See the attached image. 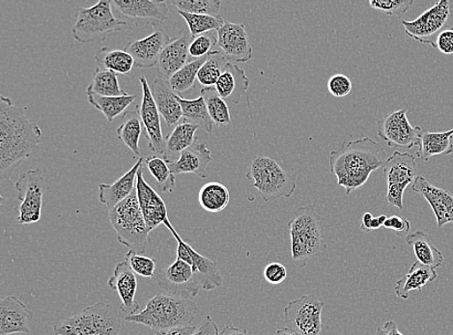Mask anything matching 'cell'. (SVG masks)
Listing matches in <instances>:
<instances>
[{"mask_svg":"<svg viewBox=\"0 0 453 335\" xmlns=\"http://www.w3.org/2000/svg\"><path fill=\"white\" fill-rule=\"evenodd\" d=\"M42 131L12 100L0 97V178L10 179L14 171L40 148Z\"/></svg>","mask_w":453,"mask_h":335,"instance_id":"obj_1","label":"cell"},{"mask_svg":"<svg viewBox=\"0 0 453 335\" xmlns=\"http://www.w3.org/2000/svg\"><path fill=\"white\" fill-rule=\"evenodd\" d=\"M388 156L380 144L371 138L344 141L330 153L331 173L346 194L363 187L374 171L382 169Z\"/></svg>","mask_w":453,"mask_h":335,"instance_id":"obj_2","label":"cell"},{"mask_svg":"<svg viewBox=\"0 0 453 335\" xmlns=\"http://www.w3.org/2000/svg\"><path fill=\"white\" fill-rule=\"evenodd\" d=\"M196 312L197 307L192 299L157 293L143 310L134 316H125V321L141 324L159 332L189 326Z\"/></svg>","mask_w":453,"mask_h":335,"instance_id":"obj_3","label":"cell"},{"mask_svg":"<svg viewBox=\"0 0 453 335\" xmlns=\"http://www.w3.org/2000/svg\"><path fill=\"white\" fill-rule=\"evenodd\" d=\"M288 228L291 256L299 267L307 265L311 258L320 255L326 248L315 205L302 206L295 211L294 217L288 222Z\"/></svg>","mask_w":453,"mask_h":335,"instance_id":"obj_4","label":"cell"},{"mask_svg":"<svg viewBox=\"0 0 453 335\" xmlns=\"http://www.w3.org/2000/svg\"><path fill=\"white\" fill-rule=\"evenodd\" d=\"M109 217L119 242L135 254H144L151 232L145 222L136 188L128 198L109 210Z\"/></svg>","mask_w":453,"mask_h":335,"instance_id":"obj_5","label":"cell"},{"mask_svg":"<svg viewBox=\"0 0 453 335\" xmlns=\"http://www.w3.org/2000/svg\"><path fill=\"white\" fill-rule=\"evenodd\" d=\"M119 313L110 303L99 301L56 324V335H119Z\"/></svg>","mask_w":453,"mask_h":335,"instance_id":"obj_6","label":"cell"},{"mask_svg":"<svg viewBox=\"0 0 453 335\" xmlns=\"http://www.w3.org/2000/svg\"><path fill=\"white\" fill-rule=\"evenodd\" d=\"M125 26L127 22L114 16L111 2L102 0L92 7L77 10L72 35L81 44L96 43L107 40L111 34L121 31Z\"/></svg>","mask_w":453,"mask_h":335,"instance_id":"obj_7","label":"cell"},{"mask_svg":"<svg viewBox=\"0 0 453 335\" xmlns=\"http://www.w3.org/2000/svg\"><path fill=\"white\" fill-rule=\"evenodd\" d=\"M263 201L270 202L280 197L289 198L296 191V176L288 173L277 161L258 155L250 165L246 175Z\"/></svg>","mask_w":453,"mask_h":335,"instance_id":"obj_8","label":"cell"},{"mask_svg":"<svg viewBox=\"0 0 453 335\" xmlns=\"http://www.w3.org/2000/svg\"><path fill=\"white\" fill-rule=\"evenodd\" d=\"M403 26L410 38L436 49L438 37L453 30V0H440L412 22L403 20Z\"/></svg>","mask_w":453,"mask_h":335,"instance_id":"obj_9","label":"cell"},{"mask_svg":"<svg viewBox=\"0 0 453 335\" xmlns=\"http://www.w3.org/2000/svg\"><path fill=\"white\" fill-rule=\"evenodd\" d=\"M15 188L19 193V225H33L40 221L42 209L44 206V194L47 185L44 173L42 170L28 171L19 175L15 183Z\"/></svg>","mask_w":453,"mask_h":335,"instance_id":"obj_10","label":"cell"},{"mask_svg":"<svg viewBox=\"0 0 453 335\" xmlns=\"http://www.w3.org/2000/svg\"><path fill=\"white\" fill-rule=\"evenodd\" d=\"M383 169L388 184L386 201L403 210L405 190L418 177L415 156L396 151L388 158Z\"/></svg>","mask_w":453,"mask_h":335,"instance_id":"obj_11","label":"cell"},{"mask_svg":"<svg viewBox=\"0 0 453 335\" xmlns=\"http://www.w3.org/2000/svg\"><path fill=\"white\" fill-rule=\"evenodd\" d=\"M325 302L313 295L294 300L284 308L287 328L298 335H320Z\"/></svg>","mask_w":453,"mask_h":335,"instance_id":"obj_12","label":"cell"},{"mask_svg":"<svg viewBox=\"0 0 453 335\" xmlns=\"http://www.w3.org/2000/svg\"><path fill=\"white\" fill-rule=\"evenodd\" d=\"M155 278L157 285L170 295L193 300L203 288L193 266L178 257L170 265L157 269Z\"/></svg>","mask_w":453,"mask_h":335,"instance_id":"obj_13","label":"cell"},{"mask_svg":"<svg viewBox=\"0 0 453 335\" xmlns=\"http://www.w3.org/2000/svg\"><path fill=\"white\" fill-rule=\"evenodd\" d=\"M407 109H402L378 120V137L387 142L388 148L411 149L418 146L423 128L413 127L407 118Z\"/></svg>","mask_w":453,"mask_h":335,"instance_id":"obj_14","label":"cell"},{"mask_svg":"<svg viewBox=\"0 0 453 335\" xmlns=\"http://www.w3.org/2000/svg\"><path fill=\"white\" fill-rule=\"evenodd\" d=\"M177 240L176 257L181 258L191 264L202 281L203 289L212 291L223 286L224 277L221 275L218 261L211 260L200 254L178 234L172 222L165 225Z\"/></svg>","mask_w":453,"mask_h":335,"instance_id":"obj_15","label":"cell"},{"mask_svg":"<svg viewBox=\"0 0 453 335\" xmlns=\"http://www.w3.org/2000/svg\"><path fill=\"white\" fill-rule=\"evenodd\" d=\"M142 87V101L140 109L141 118L144 127L145 138L149 141L150 149L165 161L168 159L166 142L163 135L161 114L156 106L151 88L144 76L140 78Z\"/></svg>","mask_w":453,"mask_h":335,"instance_id":"obj_16","label":"cell"},{"mask_svg":"<svg viewBox=\"0 0 453 335\" xmlns=\"http://www.w3.org/2000/svg\"><path fill=\"white\" fill-rule=\"evenodd\" d=\"M112 8L136 26L162 25L170 9L159 0H112Z\"/></svg>","mask_w":453,"mask_h":335,"instance_id":"obj_17","label":"cell"},{"mask_svg":"<svg viewBox=\"0 0 453 335\" xmlns=\"http://www.w3.org/2000/svg\"><path fill=\"white\" fill-rule=\"evenodd\" d=\"M153 34L149 37L130 42L124 50L134 60V67L149 69L157 66L165 48L173 38L168 36L162 25H154Z\"/></svg>","mask_w":453,"mask_h":335,"instance_id":"obj_18","label":"cell"},{"mask_svg":"<svg viewBox=\"0 0 453 335\" xmlns=\"http://www.w3.org/2000/svg\"><path fill=\"white\" fill-rule=\"evenodd\" d=\"M218 46L230 63H246L252 57L250 38L244 25L226 22L217 31Z\"/></svg>","mask_w":453,"mask_h":335,"instance_id":"obj_19","label":"cell"},{"mask_svg":"<svg viewBox=\"0 0 453 335\" xmlns=\"http://www.w3.org/2000/svg\"><path fill=\"white\" fill-rule=\"evenodd\" d=\"M192 40L191 33L185 29L180 30V33L172 39L157 61V79L170 80L175 72L189 62L188 49Z\"/></svg>","mask_w":453,"mask_h":335,"instance_id":"obj_20","label":"cell"},{"mask_svg":"<svg viewBox=\"0 0 453 335\" xmlns=\"http://www.w3.org/2000/svg\"><path fill=\"white\" fill-rule=\"evenodd\" d=\"M136 192H138L139 202L145 222L150 232L161 225H165L171 222L164 199L145 181L142 166L138 173V178H136Z\"/></svg>","mask_w":453,"mask_h":335,"instance_id":"obj_21","label":"cell"},{"mask_svg":"<svg viewBox=\"0 0 453 335\" xmlns=\"http://www.w3.org/2000/svg\"><path fill=\"white\" fill-rule=\"evenodd\" d=\"M108 286L111 290L118 292L122 301L120 309L126 314V316H134L141 312V306L135 301L138 279L127 261L119 262L115 266L114 273L108 280Z\"/></svg>","mask_w":453,"mask_h":335,"instance_id":"obj_22","label":"cell"},{"mask_svg":"<svg viewBox=\"0 0 453 335\" xmlns=\"http://www.w3.org/2000/svg\"><path fill=\"white\" fill-rule=\"evenodd\" d=\"M412 190L428 202L435 214L438 228L453 223V195L449 192L431 185L423 176L416 178Z\"/></svg>","mask_w":453,"mask_h":335,"instance_id":"obj_23","label":"cell"},{"mask_svg":"<svg viewBox=\"0 0 453 335\" xmlns=\"http://www.w3.org/2000/svg\"><path fill=\"white\" fill-rule=\"evenodd\" d=\"M34 312L15 296L0 301V334L29 333Z\"/></svg>","mask_w":453,"mask_h":335,"instance_id":"obj_24","label":"cell"},{"mask_svg":"<svg viewBox=\"0 0 453 335\" xmlns=\"http://www.w3.org/2000/svg\"><path fill=\"white\" fill-rule=\"evenodd\" d=\"M206 142H196L191 148L180 154V158L176 161H168L173 173L176 175L193 173L206 179L208 177L207 167L212 162V156Z\"/></svg>","mask_w":453,"mask_h":335,"instance_id":"obj_25","label":"cell"},{"mask_svg":"<svg viewBox=\"0 0 453 335\" xmlns=\"http://www.w3.org/2000/svg\"><path fill=\"white\" fill-rule=\"evenodd\" d=\"M143 161L144 159L141 158L127 173L113 184L99 185L100 202L107 206L109 210L124 202L134 193L136 188V178H138Z\"/></svg>","mask_w":453,"mask_h":335,"instance_id":"obj_26","label":"cell"},{"mask_svg":"<svg viewBox=\"0 0 453 335\" xmlns=\"http://www.w3.org/2000/svg\"><path fill=\"white\" fill-rule=\"evenodd\" d=\"M250 87V79L246 72L234 63L227 62L223 74L219 79L216 89L226 102L238 104Z\"/></svg>","mask_w":453,"mask_h":335,"instance_id":"obj_27","label":"cell"},{"mask_svg":"<svg viewBox=\"0 0 453 335\" xmlns=\"http://www.w3.org/2000/svg\"><path fill=\"white\" fill-rule=\"evenodd\" d=\"M152 96L156 106L168 127L178 124L183 118L180 103L177 100V94L170 85V81L156 79L151 88Z\"/></svg>","mask_w":453,"mask_h":335,"instance_id":"obj_28","label":"cell"},{"mask_svg":"<svg viewBox=\"0 0 453 335\" xmlns=\"http://www.w3.org/2000/svg\"><path fill=\"white\" fill-rule=\"evenodd\" d=\"M438 278L437 270L415 261L410 268L408 274L396 281L395 292L397 298L407 300L410 292L418 290L421 292L428 282H434Z\"/></svg>","mask_w":453,"mask_h":335,"instance_id":"obj_29","label":"cell"},{"mask_svg":"<svg viewBox=\"0 0 453 335\" xmlns=\"http://www.w3.org/2000/svg\"><path fill=\"white\" fill-rule=\"evenodd\" d=\"M452 138L453 129L442 133L424 132L419 140L418 158L427 162L432 156L451 154Z\"/></svg>","mask_w":453,"mask_h":335,"instance_id":"obj_30","label":"cell"},{"mask_svg":"<svg viewBox=\"0 0 453 335\" xmlns=\"http://www.w3.org/2000/svg\"><path fill=\"white\" fill-rule=\"evenodd\" d=\"M406 243L413 247L417 261L419 263L434 268H440L444 263V256L441 251L432 244L427 235L423 232H416L405 237Z\"/></svg>","mask_w":453,"mask_h":335,"instance_id":"obj_31","label":"cell"},{"mask_svg":"<svg viewBox=\"0 0 453 335\" xmlns=\"http://www.w3.org/2000/svg\"><path fill=\"white\" fill-rule=\"evenodd\" d=\"M94 59L97 62L98 68L111 71L117 75H130L134 67L133 57L125 50L102 48Z\"/></svg>","mask_w":453,"mask_h":335,"instance_id":"obj_32","label":"cell"},{"mask_svg":"<svg viewBox=\"0 0 453 335\" xmlns=\"http://www.w3.org/2000/svg\"><path fill=\"white\" fill-rule=\"evenodd\" d=\"M142 121L139 110L126 111L123 121L117 130L119 139L134 153L141 155L140 141L142 133Z\"/></svg>","mask_w":453,"mask_h":335,"instance_id":"obj_33","label":"cell"},{"mask_svg":"<svg viewBox=\"0 0 453 335\" xmlns=\"http://www.w3.org/2000/svg\"><path fill=\"white\" fill-rule=\"evenodd\" d=\"M198 202L206 212L217 214L224 211L230 202L228 188L219 182L207 183L199 191Z\"/></svg>","mask_w":453,"mask_h":335,"instance_id":"obj_34","label":"cell"},{"mask_svg":"<svg viewBox=\"0 0 453 335\" xmlns=\"http://www.w3.org/2000/svg\"><path fill=\"white\" fill-rule=\"evenodd\" d=\"M87 93L95 94V95L103 97H120L128 95V93L121 88L117 74L100 68L95 70Z\"/></svg>","mask_w":453,"mask_h":335,"instance_id":"obj_35","label":"cell"},{"mask_svg":"<svg viewBox=\"0 0 453 335\" xmlns=\"http://www.w3.org/2000/svg\"><path fill=\"white\" fill-rule=\"evenodd\" d=\"M177 100L180 103L185 121L197 125L206 133H212L214 123L210 118L203 96L195 100H186L182 96L177 95Z\"/></svg>","mask_w":453,"mask_h":335,"instance_id":"obj_36","label":"cell"},{"mask_svg":"<svg viewBox=\"0 0 453 335\" xmlns=\"http://www.w3.org/2000/svg\"><path fill=\"white\" fill-rule=\"evenodd\" d=\"M88 94V100L91 106L101 111L109 122H112L119 117L126 109L135 100V95H126L120 97H103L95 95V94Z\"/></svg>","mask_w":453,"mask_h":335,"instance_id":"obj_37","label":"cell"},{"mask_svg":"<svg viewBox=\"0 0 453 335\" xmlns=\"http://www.w3.org/2000/svg\"><path fill=\"white\" fill-rule=\"evenodd\" d=\"M198 129L197 125L187 121L178 124L165 139L167 154H181L191 148L197 141L196 133Z\"/></svg>","mask_w":453,"mask_h":335,"instance_id":"obj_38","label":"cell"},{"mask_svg":"<svg viewBox=\"0 0 453 335\" xmlns=\"http://www.w3.org/2000/svg\"><path fill=\"white\" fill-rule=\"evenodd\" d=\"M206 107L214 125L218 127H226L231 124V117L227 103L219 95L216 88H203L202 89Z\"/></svg>","mask_w":453,"mask_h":335,"instance_id":"obj_39","label":"cell"},{"mask_svg":"<svg viewBox=\"0 0 453 335\" xmlns=\"http://www.w3.org/2000/svg\"><path fill=\"white\" fill-rule=\"evenodd\" d=\"M209 56L188 62L182 69L175 72L172 79L168 80L177 95L182 96L183 93L195 88L198 72L203 66Z\"/></svg>","mask_w":453,"mask_h":335,"instance_id":"obj_40","label":"cell"},{"mask_svg":"<svg viewBox=\"0 0 453 335\" xmlns=\"http://www.w3.org/2000/svg\"><path fill=\"white\" fill-rule=\"evenodd\" d=\"M145 164L147 169L155 178L159 191L161 193H173L176 179L175 175L168 166L167 161L159 156L153 155L145 160Z\"/></svg>","mask_w":453,"mask_h":335,"instance_id":"obj_41","label":"cell"},{"mask_svg":"<svg viewBox=\"0 0 453 335\" xmlns=\"http://www.w3.org/2000/svg\"><path fill=\"white\" fill-rule=\"evenodd\" d=\"M227 62L224 55H221L219 50L211 52L207 61L198 72L197 80L200 85L204 88L216 87Z\"/></svg>","mask_w":453,"mask_h":335,"instance_id":"obj_42","label":"cell"},{"mask_svg":"<svg viewBox=\"0 0 453 335\" xmlns=\"http://www.w3.org/2000/svg\"><path fill=\"white\" fill-rule=\"evenodd\" d=\"M178 13L186 20L193 38L218 31L226 24L225 19L220 16L188 14L181 11Z\"/></svg>","mask_w":453,"mask_h":335,"instance_id":"obj_43","label":"cell"},{"mask_svg":"<svg viewBox=\"0 0 453 335\" xmlns=\"http://www.w3.org/2000/svg\"><path fill=\"white\" fill-rule=\"evenodd\" d=\"M172 4L178 11L209 16H217L221 6L219 0H173Z\"/></svg>","mask_w":453,"mask_h":335,"instance_id":"obj_44","label":"cell"},{"mask_svg":"<svg viewBox=\"0 0 453 335\" xmlns=\"http://www.w3.org/2000/svg\"><path fill=\"white\" fill-rule=\"evenodd\" d=\"M125 261L134 273L145 278H153L157 271V261L151 257L135 254L130 250L125 256Z\"/></svg>","mask_w":453,"mask_h":335,"instance_id":"obj_45","label":"cell"},{"mask_svg":"<svg viewBox=\"0 0 453 335\" xmlns=\"http://www.w3.org/2000/svg\"><path fill=\"white\" fill-rule=\"evenodd\" d=\"M218 45V34L208 33L193 38L189 45V59L196 60L207 57L212 52V49Z\"/></svg>","mask_w":453,"mask_h":335,"instance_id":"obj_46","label":"cell"},{"mask_svg":"<svg viewBox=\"0 0 453 335\" xmlns=\"http://www.w3.org/2000/svg\"><path fill=\"white\" fill-rule=\"evenodd\" d=\"M414 0H371L370 5L388 16H400L407 13Z\"/></svg>","mask_w":453,"mask_h":335,"instance_id":"obj_47","label":"cell"},{"mask_svg":"<svg viewBox=\"0 0 453 335\" xmlns=\"http://www.w3.org/2000/svg\"><path fill=\"white\" fill-rule=\"evenodd\" d=\"M326 88H328V90L333 96L336 98H342L349 95L351 92L352 81L345 75L337 74L330 78Z\"/></svg>","mask_w":453,"mask_h":335,"instance_id":"obj_48","label":"cell"},{"mask_svg":"<svg viewBox=\"0 0 453 335\" xmlns=\"http://www.w3.org/2000/svg\"><path fill=\"white\" fill-rule=\"evenodd\" d=\"M263 276H265L269 284L279 286L288 278V270L282 264L273 262V263H270L265 267Z\"/></svg>","mask_w":453,"mask_h":335,"instance_id":"obj_49","label":"cell"},{"mask_svg":"<svg viewBox=\"0 0 453 335\" xmlns=\"http://www.w3.org/2000/svg\"><path fill=\"white\" fill-rule=\"evenodd\" d=\"M384 227L394 230L398 236H403L405 234L408 235L411 225L405 218L398 216H392L386 219Z\"/></svg>","mask_w":453,"mask_h":335,"instance_id":"obj_50","label":"cell"},{"mask_svg":"<svg viewBox=\"0 0 453 335\" xmlns=\"http://www.w3.org/2000/svg\"><path fill=\"white\" fill-rule=\"evenodd\" d=\"M387 218L388 217L385 215L375 217L371 213H365L363 217L361 229L364 232H371L372 230H377L384 226Z\"/></svg>","mask_w":453,"mask_h":335,"instance_id":"obj_51","label":"cell"},{"mask_svg":"<svg viewBox=\"0 0 453 335\" xmlns=\"http://www.w3.org/2000/svg\"><path fill=\"white\" fill-rule=\"evenodd\" d=\"M436 49L444 55L453 54V30H447L438 37Z\"/></svg>","mask_w":453,"mask_h":335,"instance_id":"obj_52","label":"cell"},{"mask_svg":"<svg viewBox=\"0 0 453 335\" xmlns=\"http://www.w3.org/2000/svg\"><path fill=\"white\" fill-rule=\"evenodd\" d=\"M219 328L217 324L210 316L197 324V329L194 335H219Z\"/></svg>","mask_w":453,"mask_h":335,"instance_id":"obj_53","label":"cell"},{"mask_svg":"<svg viewBox=\"0 0 453 335\" xmlns=\"http://www.w3.org/2000/svg\"><path fill=\"white\" fill-rule=\"evenodd\" d=\"M374 335H404L400 332L397 324L395 321H388L383 327H379Z\"/></svg>","mask_w":453,"mask_h":335,"instance_id":"obj_54","label":"cell"},{"mask_svg":"<svg viewBox=\"0 0 453 335\" xmlns=\"http://www.w3.org/2000/svg\"><path fill=\"white\" fill-rule=\"evenodd\" d=\"M197 326H184L165 331L156 332L155 335H194Z\"/></svg>","mask_w":453,"mask_h":335,"instance_id":"obj_55","label":"cell"},{"mask_svg":"<svg viewBox=\"0 0 453 335\" xmlns=\"http://www.w3.org/2000/svg\"><path fill=\"white\" fill-rule=\"evenodd\" d=\"M219 335H248L246 329H239L234 326H226Z\"/></svg>","mask_w":453,"mask_h":335,"instance_id":"obj_56","label":"cell"},{"mask_svg":"<svg viewBox=\"0 0 453 335\" xmlns=\"http://www.w3.org/2000/svg\"><path fill=\"white\" fill-rule=\"evenodd\" d=\"M277 335H298V334L293 332L291 330H289L288 328H283L277 331Z\"/></svg>","mask_w":453,"mask_h":335,"instance_id":"obj_57","label":"cell"}]
</instances>
